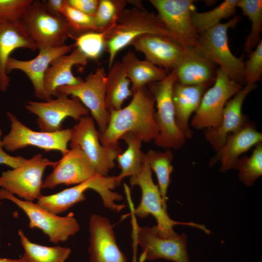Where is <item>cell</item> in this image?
<instances>
[{
  "mask_svg": "<svg viewBox=\"0 0 262 262\" xmlns=\"http://www.w3.org/2000/svg\"><path fill=\"white\" fill-rule=\"evenodd\" d=\"M155 104L154 98L147 86L136 91L127 106L110 112L106 130L99 133L101 144L104 146L118 144L121 137L127 132L132 133L142 142L154 140L159 133Z\"/></svg>",
  "mask_w": 262,
  "mask_h": 262,
  "instance_id": "1",
  "label": "cell"
},
{
  "mask_svg": "<svg viewBox=\"0 0 262 262\" xmlns=\"http://www.w3.org/2000/svg\"><path fill=\"white\" fill-rule=\"evenodd\" d=\"M147 33L165 36L175 40L158 15L148 12L141 4L125 9L115 24L105 31V49L109 53V67L119 51L136 37Z\"/></svg>",
  "mask_w": 262,
  "mask_h": 262,
  "instance_id": "2",
  "label": "cell"
},
{
  "mask_svg": "<svg viewBox=\"0 0 262 262\" xmlns=\"http://www.w3.org/2000/svg\"><path fill=\"white\" fill-rule=\"evenodd\" d=\"M120 184L116 176H102L96 174L86 181L58 193L42 195L37 200L36 204L54 214L62 213L76 204L84 201L85 191L92 189L99 194L105 207L118 212L126 206L116 203V201L123 199L122 195L113 191Z\"/></svg>",
  "mask_w": 262,
  "mask_h": 262,
  "instance_id": "3",
  "label": "cell"
},
{
  "mask_svg": "<svg viewBox=\"0 0 262 262\" xmlns=\"http://www.w3.org/2000/svg\"><path fill=\"white\" fill-rule=\"evenodd\" d=\"M152 174V170L145 157L140 172L136 176L130 177V184L138 186L141 191V198L138 206L135 208L131 202L134 215L141 218L152 215L157 221L155 227L158 233L164 236L175 234L173 227L178 225L195 227L210 233V230L203 225L178 222L170 217L167 212V206L163 202L158 185L153 180Z\"/></svg>",
  "mask_w": 262,
  "mask_h": 262,
  "instance_id": "4",
  "label": "cell"
},
{
  "mask_svg": "<svg viewBox=\"0 0 262 262\" xmlns=\"http://www.w3.org/2000/svg\"><path fill=\"white\" fill-rule=\"evenodd\" d=\"M177 81L176 71L173 70L164 79L147 85L154 98L157 108L155 118L159 133L153 141L157 147L164 149H179L183 146L186 140L175 119L172 90Z\"/></svg>",
  "mask_w": 262,
  "mask_h": 262,
  "instance_id": "5",
  "label": "cell"
},
{
  "mask_svg": "<svg viewBox=\"0 0 262 262\" xmlns=\"http://www.w3.org/2000/svg\"><path fill=\"white\" fill-rule=\"evenodd\" d=\"M132 226V238L142 250L138 262L163 259L175 262H190L187 252V236L177 232L170 236L159 234L155 226L140 227L136 220L131 202Z\"/></svg>",
  "mask_w": 262,
  "mask_h": 262,
  "instance_id": "6",
  "label": "cell"
},
{
  "mask_svg": "<svg viewBox=\"0 0 262 262\" xmlns=\"http://www.w3.org/2000/svg\"><path fill=\"white\" fill-rule=\"evenodd\" d=\"M21 21L39 50L63 46L71 34L69 25L64 16L49 14L43 2L39 0L33 1Z\"/></svg>",
  "mask_w": 262,
  "mask_h": 262,
  "instance_id": "7",
  "label": "cell"
},
{
  "mask_svg": "<svg viewBox=\"0 0 262 262\" xmlns=\"http://www.w3.org/2000/svg\"><path fill=\"white\" fill-rule=\"evenodd\" d=\"M240 17L234 16L224 23H219L198 34L200 50L219 68L223 69L233 81L243 85L244 62L242 57L233 54L228 43V32L234 28L240 21Z\"/></svg>",
  "mask_w": 262,
  "mask_h": 262,
  "instance_id": "8",
  "label": "cell"
},
{
  "mask_svg": "<svg viewBox=\"0 0 262 262\" xmlns=\"http://www.w3.org/2000/svg\"><path fill=\"white\" fill-rule=\"evenodd\" d=\"M0 199L11 201L22 210L29 219V227L37 228L47 235L50 242L57 244L67 241L80 229L73 213L60 216L33 202L23 200L3 189L0 190Z\"/></svg>",
  "mask_w": 262,
  "mask_h": 262,
  "instance_id": "9",
  "label": "cell"
},
{
  "mask_svg": "<svg viewBox=\"0 0 262 262\" xmlns=\"http://www.w3.org/2000/svg\"><path fill=\"white\" fill-rule=\"evenodd\" d=\"M70 142V147H79L93 164L96 173L102 176H107L122 152L119 143L106 146L101 144L94 119L87 115L81 118L71 129Z\"/></svg>",
  "mask_w": 262,
  "mask_h": 262,
  "instance_id": "10",
  "label": "cell"
},
{
  "mask_svg": "<svg viewBox=\"0 0 262 262\" xmlns=\"http://www.w3.org/2000/svg\"><path fill=\"white\" fill-rule=\"evenodd\" d=\"M57 161L34 155L19 166L3 171L0 176V187L26 201L33 202L42 196L43 175L46 168L54 166Z\"/></svg>",
  "mask_w": 262,
  "mask_h": 262,
  "instance_id": "11",
  "label": "cell"
},
{
  "mask_svg": "<svg viewBox=\"0 0 262 262\" xmlns=\"http://www.w3.org/2000/svg\"><path fill=\"white\" fill-rule=\"evenodd\" d=\"M11 123L10 132L2 138L3 147L13 152L28 146L37 147L45 151H58L62 155L69 149L68 143L71 138V129L55 132L35 131L23 124L14 115L7 112Z\"/></svg>",
  "mask_w": 262,
  "mask_h": 262,
  "instance_id": "12",
  "label": "cell"
},
{
  "mask_svg": "<svg viewBox=\"0 0 262 262\" xmlns=\"http://www.w3.org/2000/svg\"><path fill=\"white\" fill-rule=\"evenodd\" d=\"M242 88L241 84L232 81L223 69L218 68L213 85L204 93L191 126L197 130L219 126L226 103Z\"/></svg>",
  "mask_w": 262,
  "mask_h": 262,
  "instance_id": "13",
  "label": "cell"
},
{
  "mask_svg": "<svg viewBox=\"0 0 262 262\" xmlns=\"http://www.w3.org/2000/svg\"><path fill=\"white\" fill-rule=\"evenodd\" d=\"M158 15L175 40L184 47L200 50L198 34L193 26L191 15L195 10L193 0H150Z\"/></svg>",
  "mask_w": 262,
  "mask_h": 262,
  "instance_id": "14",
  "label": "cell"
},
{
  "mask_svg": "<svg viewBox=\"0 0 262 262\" xmlns=\"http://www.w3.org/2000/svg\"><path fill=\"white\" fill-rule=\"evenodd\" d=\"M106 74L103 67H98L90 73L82 83L73 86L60 87V93L78 98L91 112L102 133L106 130L110 113L105 104Z\"/></svg>",
  "mask_w": 262,
  "mask_h": 262,
  "instance_id": "15",
  "label": "cell"
},
{
  "mask_svg": "<svg viewBox=\"0 0 262 262\" xmlns=\"http://www.w3.org/2000/svg\"><path fill=\"white\" fill-rule=\"evenodd\" d=\"M30 113L37 116L41 131L55 132L62 129L63 121L70 117L79 121L89 114L88 110L77 98L60 93L54 99L42 102L30 101L25 104Z\"/></svg>",
  "mask_w": 262,
  "mask_h": 262,
  "instance_id": "16",
  "label": "cell"
},
{
  "mask_svg": "<svg viewBox=\"0 0 262 262\" xmlns=\"http://www.w3.org/2000/svg\"><path fill=\"white\" fill-rule=\"evenodd\" d=\"M70 148L57 161L52 172L43 181L42 189H53L62 184L76 185L97 174L93 164L79 147Z\"/></svg>",
  "mask_w": 262,
  "mask_h": 262,
  "instance_id": "17",
  "label": "cell"
},
{
  "mask_svg": "<svg viewBox=\"0 0 262 262\" xmlns=\"http://www.w3.org/2000/svg\"><path fill=\"white\" fill-rule=\"evenodd\" d=\"M130 45L143 53L147 60L168 72L176 68L186 48L170 37L149 33L136 37Z\"/></svg>",
  "mask_w": 262,
  "mask_h": 262,
  "instance_id": "18",
  "label": "cell"
},
{
  "mask_svg": "<svg viewBox=\"0 0 262 262\" xmlns=\"http://www.w3.org/2000/svg\"><path fill=\"white\" fill-rule=\"evenodd\" d=\"M88 252L90 262H127L125 255L119 248L109 220L93 214L89 219Z\"/></svg>",
  "mask_w": 262,
  "mask_h": 262,
  "instance_id": "19",
  "label": "cell"
},
{
  "mask_svg": "<svg viewBox=\"0 0 262 262\" xmlns=\"http://www.w3.org/2000/svg\"><path fill=\"white\" fill-rule=\"evenodd\" d=\"M74 45H65L56 48H47L39 50L37 56L29 60H21L10 57L6 65V72L18 70L24 73L31 81L35 97L49 100L44 87V78L46 70L53 60L70 52Z\"/></svg>",
  "mask_w": 262,
  "mask_h": 262,
  "instance_id": "20",
  "label": "cell"
},
{
  "mask_svg": "<svg viewBox=\"0 0 262 262\" xmlns=\"http://www.w3.org/2000/svg\"><path fill=\"white\" fill-rule=\"evenodd\" d=\"M256 87V83L246 84L226 103L219 126L205 129V138L216 152L223 146L229 135L240 130L248 121L242 113V106L246 96Z\"/></svg>",
  "mask_w": 262,
  "mask_h": 262,
  "instance_id": "21",
  "label": "cell"
},
{
  "mask_svg": "<svg viewBox=\"0 0 262 262\" xmlns=\"http://www.w3.org/2000/svg\"><path fill=\"white\" fill-rule=\"evenodd\" d=\"M19 48L37 49L21 20L0 18V90L2 92H6L10 84L6 72L7 61L11 53Z\"/></svg>",
  "mask_w": 262,
  "mask_h": 262,
  "instance_id": "22",
  "label": "cell"
},
{
  "mask_svg": "<svg viewBox=\"0 0 262 262\" xmlns=\"http://www.w3.org/2000/svg\"><path fill=\"white\" fill-rule=\"evenodd\" d=\"M88 59L78 48L69 54L61 55L50 63L44 78V87L47 95L51 98L59 95L58 89L64 86L80 84L84 80L76 77L72 71L75 65H85Z\"/></svg>",
  "mask_w": 262,
  "mask_h": 262,
  "instance_id": "23",
  "label": "cell"
},
{
  "mask_svg": "<svg viewBox=\"0 0 262 262\" xmlns=\"http://www.w3.org/2000/svg\"><path fill=\"white\" fill-rule=\"evenodd\" d=\"M262 142V133L254 124L248 121L242 128L229 135L226 141L210 161V165L220 161L219 170L226 172L233 168L240 156Z\"/></svg>",
  "mask_w": 262,
  "mask_h": 262,
  "instance_id": "24",
  "label": "cell"
},
{
  "mask_svg": "<svg viewBox=\"0 0 262 262\" xmlns=\"http://www.w3.org/2000/svg\"><path fill=\"white\" fill-rule=\"evenodd\" d=\"M216 64L196 48L187 47L175 70L178 81L185 85H212L218 69Z\"/></svg>",
  "mask_w": 262,
  "mask_h": 262,
  "instance_id": "25",
  "label": "cell"
},
{
  "mask_svg": "<svg viewBox=\"0 0 262 262\" xmlns=\"http://www.w3.org/2000/svg\"><path fill=\"white\" fill-rule=\"evenodd\" d=\"M211 85H185L177 82L172 90V100L177 126L186 139H190L193 131L189 120L193 113L198 109L202 97Z\"/></svg>",
  "mask_w": 262,
  "mask_h": 262,
  "instance_id": "26",
  "label": "cell"
},
{
  "mask_svg": "<svg viewBox=\"0 0 262 262\" xmlns=\"http://www.w3.org/2000/svg\"><path fill=\"white\" fill-rule=\"evenodd\" d=\"M122 61L126 65L133 94L150 83L164 79L169 73L146 59H139L132 51H129L123 57Z\"/></svg>",
  "mask_w": 262,
  "mask_h": 262,
  "instance_id": "27",
  "label": "cell"
},
{
  "mask_svg": "<svg viewBox=\"0 0 262 262\" xmlns=\"http://www.w3.org/2000/svg\"><path fill=\"white\" fill-rule=\"evenodd\" d=\"M108 75L106 83V107L109 112L122 108L125 100L133 95L130 88L126 67L123 61L114 62Z\"/></svg>",
  "mask_w": 262,
  "mask_h": 262,
  "instance_id": "28",
  "label": "cell"
},
{
  "mask_svg": "<svg viewBox=\"0 0 262 262\" xmlns=\"http://www.w3.org/2000/svg\"><path fill=\"white\" fill-rule=\"evenodd\" d=\"M120 139L124 140L127 148L116 158L120 173L116 176L120 183L126 177L136 176L141 171L145 157V153L141 150L142 141L131 132L123 134Z\"/></svg>",
  "mask_w": 262,
  "mask_h": 262,
  "instance_id": "29",
  "label": "cell"
},
{
  "mask_svg": "<svg viewBox=\"0 0 262 262\" xmlns=\"http://www.w3.org/2000/svg\"><path fill=\"white\" fill-rule=\"evenodd\" d=\"M18 232L24 250L22 258L25 262H65L71 253L69 248L40 245L31 242L22 230Z\"/></svg>",
  "mask_w": 262,
  "mask_h": 262,
  "instance_id": "30",
  "label": "cell"
},
{
  "mask_svg": "<svg viewBox=\"0 0 262 262\" xmlns=\"http://www.w3.org/2000/svg\"><path fill=\"white\" fill-rule=\"evenodd\" d=\"M145 157L150 168L156 174L162 199L167 206V191L173 169L171 164L174 158L173 152L171 149H166L164 152L150 149L145 154Z\"/></svg>",
  "mask_w": 262,
  "mask_h": 262,
  "instance_id": "31",
  "label": "cell"
},
{
  "mask_svg": "<svg viewBox=\"0 0 262 262\" xmlns=\"http://www.w3.org/2000/svg\"><path fill=\"white\" fill-rule=\"evenodd\" d=\"M238 0H225L214 9L209 11L192 13V21L199 34L220 23V21L234 16Z\"/></svg>",
  "mask_w": 262,
  "mask_h": 262,
  "instance_id": "32",
  "label": "cell"
},
{
  "mask_svg": "<svg viewBox=\"0 0 262 262\" xmlns=\"http://www.w3.org/2000/svg\"><path fill=\"white\" fill-rule=\"evenodd\" d=\"M237 7L251 22V31L244 45L245 51L249 53L262 40L260 35L262 31V0H238Z\"/></svg>",
  "mask_w": 262,
  "mask_h": 262,
  "instance_id": "33",
  "label": "cell"
},
{
  "mask_svg": "<svg viewBox=\"0 0 262 262\" xmlns=\"http://www.w3.org/2000/svg\"><path fill=\"white\" fill-rule=\"evenodd\" d=\"M233 168L238 171L239 179L244 185L252 186L262 175V143L255 146L250 156L239 157Z\"/></svg>",
  "mask_w": 262,
  "mask_h": 262,
  "instance_id": "34",
  "label": "cell"
},
{
  "mask_svg": "<svg viewBox=\"0 0 262 262\" xmlns=\"http://www.w3.org/2000/svg\"><path fill=\"white\" fill-rule=\"evenodd\" d=\"M126 0H100L94 16L96 32H105L116 23L120 14L125 9Z\"/></svg>",
  "mask_w": 262,
  "mask_h": 262,
  "instance_id": "35",
  "label": "cell"
},
{
  "mask_svg": "<svg viewBox=\"0 0 262 262\" xmlns=\"http://www.w3.org/2000/svg\"><path fill=\"white\" fill-rule=\"evenodd\" d=\"M105 32L91 31L77 37L74 46L79 49L87 59H97L105 49Z\"/></svg>",
  "mask_w": 262,
  "mask_h": 262,
  "instance_id": "36",
  "label": "cell"
},
{
  "mask_svg": "<svg viewBox=\"0 0 262 262\" xmlns=\"http://www.w3.org/2000/svg\"><path fill=\"white\" fill-rule=\"evenodd\" d=\"M61 15L67 21L71 35L72 33L78 36L88 32L96 31L94 16L85 14L73 8L67 3L66 0Z\"/></svg>",
  "mask_w": 262,
  "mask_h": 262,
  "instance_id": "37",
  "label": "cell"
},
{
  "mask_svg": "<svg viewBox=\"0 0 262 262\" xmlns=\"http://www.w3.org/2000/svg\"><path fill=\"white\" fill-rule=\"evenodd\" d=\"M249 54L244 62V81L246 84L256 83L262 75V40Z\"/></svg>",
  "mask_w": 262,
  "mask_h": 262,
  "instance_id": "38",
  "label": "cell"
},
{
  "mask_svg": "<svg viewBox=\"0 0 262 262\" xmlns=\"http://www.w3.org/2000/svg\"><path fill=\"white\" fill-rule=\"evenodd\" d=\"M33 0H0V18L21 20Z\"/></svg>",
  "mask_w": 262,
  "mask_h": 262,
  "instance_id": "39",
  "label": "cell"
},
{
  "mask_svg": "<svg viewBox=\"0 0 262 262\" xmlns=\"http://www.w3.org/2000/svg\"><path fill=\"white\" fill-rule=\"evenodd\" d=\"M67 3L76 10L94 16L97 10L98 0H66Z\"/></svg>",
  "mask_w": 262,
  "mask_h": 262,
  "instance_id": "40",
  "label": "cell"
},
{
  "mask_svg": "<svg viewBox=\"0 0 262 262\" xmlns=\"http://www.w3.org/2000/svg\"><path fill=\"white\" fill-rule=\"evenodd\" d=\"M2 131L0 129V164H5L12 168H16L24 164L27 159L21 156L10 155L4 151L2 143Z\"/></svg>",
  "mask_w": 262,
  "mask_h": 262,
  "instance_id": "41",
  "label": "cell"
},
{
  "mask_svg": "<svg viewBox=\"0 0 262 262\" xmlns=\"http://www.w3.org/2000/svg\"><path fill=\"white\" fill-rule=\"evenodd\" d=\"M48 12L54 16L62 15L66 0H49L42 1Z\"/></svg>",
  "mask_w": 262,
  "mask_h": 262,
  "instance_id": "42",
  "label": "cell"
},
{
  "mask_svg": "<svg viewBox=\"0 0 262 262\" xmlns=\"http://www.w3.org/2000/svg\"><path fill=\"white\" fill-rule=\"evenodd\" d=\"M137 248V245L136 243L134 241H133V243H132L133 256H132V262H137V257H136Z\"/></svg>",
  "mask_w": 262,
  "mask_h": 262,
  "instance_id": "43",
  "label": "cell"
},
{
  "mask_svg": "<svg viewBox=\"0 0 262 262\" xmlns=\"http://www.w3.org/2000/svg\"><path fill=\"white\" fill-rule=\"evenodd\" d=\"M0 262H25V261L22 257L19 259L16 260L0 258Z\"/></svg>",
  "mask_w": 262,
  "mask_h": 262,
  "instance_id": "44",
  "label": "cell"
},
{
  "mask_svg": "<svg viewBox=\"0 0 262 262\" xmlns=\"http://www.w3.org/2000/svg\"><path fill=\"white\" fill-rule=\"evenodd\" d=\"M1 203H0V209L1 208Z\"/></svg>",
  "mask_w": 262,
  "mask_h": 262,
  "instance_id": "45",
  "label": "cell"
}]
</instances>
